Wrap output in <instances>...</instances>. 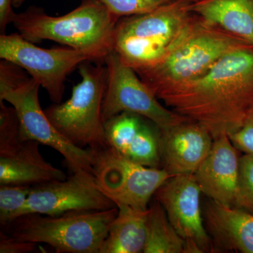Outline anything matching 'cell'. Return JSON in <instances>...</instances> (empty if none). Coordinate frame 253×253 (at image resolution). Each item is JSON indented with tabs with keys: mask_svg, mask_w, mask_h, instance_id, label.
Instances as JSON below:
<instances>
[{
	"mask_svg": "<svg viewBox=\"0 0 253 253\" xmlns=\"http://www.w3.org/2000/svg\"><path fill=\"white\" fill-rule=\"evenodd\" d=\"M157 98L204 126L213 139L235 132L253 109V45L226 55L201 77Z\"/></svg>",
	"mask_w": 253,
	"mask_h": 253,
	"instance_id": "cell-1",
	"label": "cell"
},
{
	"mask_svg": "<svg viewBox=\"0 0 253 253\" xmlns=\"http://www.w3.org/2000/svg\"><path fill=\"white\" fill-rule=\"evenodd\" d=\"M120 18L99 0H83L68 14L52 16L37 6L15 14L18 33L31 42L51 41L77 50L93 62H104L114 47V34Z\"/></svg>",
	"mask_w": 253,
	"mask_h": 253,
	"instance_id": "cell-2",
	"label": "cell"
},
{
	"mask_svg": "<svg viewBox=\"0 0 253 253\" xmlns=\"http://www.w3.org/2000/svg\"><path fill=\"white\" fill-rule=\"evenodd\" d=\"M249 45L197 15L187 31L163 59L134 69L158 97L173 87L201 77L217 61Z\"/></svg>",
	"mask_w": 253,
	"mask_h": 253,
	"instance_id": "cell-3",
	"label": "cell"
},
{
	"mask_svg": "<svg viewBox=\"0 0 253 253\" xmlns=\"http://www.w3.org/2000/svg\"><path fill=\"white\" fill-rule=\"evenodd\" d=\"M189 0H176L146 14L118 20L114 47L120 59L133 69L163 59L187 31L196 14Z\"/></svg>",
	"mask_w": 253,
	"mask_h": 253,
	"instance_id": "cell-4",
	"label": "cell"
},
{
	"mask_svg": "<svg viewBox=\"0 0 253 253\" xmlns=\"http://www.w3.org/2000/svg\"><path fill=\"white\" fill-rule=\"evenodd\" d=\"M41 85L24 70L9 61L0 62V101L16 111L21 141L33 140L56 150L64 158L71 172L93 173V153L70 142L51 124L39 100Z\"/></svg>",
	"mask_w": 253,
	"mask_h": 253,
	"instance_id": "cell-5",
	"label": "cell"
},
{
	"mask_svg": "<svg viewBox=\"0 0 253 253\" xmlns=\"http://www.w3.org/2000/svg\"><path fill=\"white\" fill-rule=\"evenodd\" d=\"M118 212L116 206L58 216L30 213L4 226V232L20 241L49 245L56 253H100Z\"/></svg>",
	"mask_w": 253,
	"mask_h": 253,
	"instance_id": "cell-6",
	"label": "cell"
},
{
	"mask_svg": "<svg viewBox=\"0 0 253 253\" xmlns=\"http://www.w3.org/2000/svg\"><path fill=\"white\" fill-rule=\"evenodd\" d=\"M80 65L81 81L71 97L44 109L51 124L66 139L80 148L96 149L107 145L102 108L107 68L104 62Z\"/></svg>",
	"mask_w": 253,
	"mask_h": 253,
	"instance_id": "cell-7",
	"label": "cell"
},
{
	"mask_svg": "<svg viewBox=\"0 0 253 253\" xmlns=\"http://www.w3.org/2000/svg\"><path fill=\"white\" fill-rule=\"evenodd\" d=\"M90 149L93 174L103 192L117 207L147 210L155 192L172 176L162 168L133 162L108 145Z\"/></svg>",
	"mask_w": 253,
	"mask_h": 253,
	"instance_id": "cell-8",
	"label": "cell"
},
{
	"mask_svg": "<svg viewBox=\"0 0 253 253\" xmlns=\"http://www.w3.org/2000/svg\"><path fill=\"white\" fill-rule=\"evenodd\" d=\"M104 63L107 68L102 108L104 123L120 113H133L148 118L165 130L190 120L161 104L136 71L125 64L116 51L106 56Z\"/></svg>",
	"mask_w": 253,
	"mask_h": 253,
	"instance_id": "cell-9",
	"label": "cell"
},
{
	"mask_svg": "<svg viewBox=\"0 0 253 253\" xmlns=\"http://www.w3.org/2000/svg\"><path fill=\"white\" fill-rule=\"evenodd\" d=\"M0 58L26 71L45 89L54 104L61 102L68 76L89 61L85 55L68 46L39 47L19 33L1 34Z\"/></svg>",
	"mask_w": 253,
	"mask_h": 253,
	"instance_id": "cell-10",
	"label": "cell"
},
{
	"mask_svg": "<svg viewBox=\"0 0 253 253\" xmlns=\"http://www.w3.org/2000/svg\"><path fill=\"white\" fill-rule=\"evenodd\" d=\"M116 207L103 192L92 172L76 171L65 179L31 188L28 214L58 216L69 212L104 211Z\"/></svg>",
	"mask_w": 253,
	"mask_h": 253,
	"instance_id": "cell-11",
	"label": "cell"
},
{
	"mask_svg": "<svg viewBox=\"0 0 253 253\" xmlns=\"http://www.w3.org/2000/svg\"><path fill=\"white\" fill-rule=\"evenodd\" d=\"M202 192L194 174L172 176L160 186L154 198L185 242V253H212L201 206Z\"/></svg>",
	"mask_w": 253,
	"mask_h": 253,
	"instance_id": "cell-12",
	"label": "cell"
},
{
	"mask_svg": "<svg viewBox=\"0 0 253 253\" xmlns=\"http://www.w3.org/2000/svg\"><path fill=\"white\" fill-rule=\"evenodd\" d=\"M106 144L145 167L161 168V129L148 118L123 112L104 123Z\"/></svg>",
	"mask_w": 253,
	"mask_h": 253,
	"instance_id": "cell-13",
	"label": "cell"
},
{
	"mask_svg": "<svg viewBox=\"0 0 253 253\" xmlns=\"http://www.w3.org/2000/svg\"><path fill=\"white\" fill-rule=\"evenodd\" d=\"M212 136L189 120L161 129V168L171 176L194 174L211 152Z\"/></svg>",
	"mask_w": 253,
	"mask_h": 253,
	"instance_id": "cell-14",
	"label": "cell"
},
{
	"mask_svg": "<svg viewBox=\"0 0 253 253\" xmlns=\"http://www.w3.org/2000/svg\"><path fill=\"white\" fill-rule=\"evenodd\" d=\"M240 151L227 134L214 139L212 149L194 175L201 192L224 206H235Z\"/></svg>",
	"mask_w": 253,
	"mask_h": 253,
	"instance_id": "cell-15",
	"label": "cell"
},
{
	"mask_svg": "<svg viewBox=\"0 0 253 253\" xmlns=\"http://www.w3.org/2000/svg\"><path fill=\"white\" fill-rule=\"evenodd\" d=\"M212 253H253V214L208 199L203 207Z\"/></svg>",
	"mask_w": 253,
	"mask_h": 253,
	"instance_id": "cell-16",
	"label": "cell"
},
{
	"mask_svg": "<svg viewBox=\"0 0 253 253\" xmlns=\"http://www.w3.org/2000/svg\"><path fill=\"white\" fill-rule=\"evenodd\" d=\"M36 141H21L0 149V184L38 185L65 179L66 173L46 161Z\"/></svg>",
	"mask_w": 253,
	"mask_h": 253,
	"instance_id": "cell-17",
	"label": "cell"
},
{
	"mask_svg": "<svg viewBox=\"0 0 253 253\" xmlns=\"http://www.w3.org/2000/svg\"><path fill=\"white\" fill-rule=\"evenodd\" d=\"M189 9L206 22L253 45V0H199Z\"/></svg>",
	"mask_w": 253,
	"mask_h": 253,
	"instance_id": "cell-18",
	"label": "cell"
},
{
	"mask_svg": "<svg viewBox=\"0 0 253 253\" xmlns=\"http://www.w3.org/2000/svg\"><path fill=\"white\" fill-rule=\"evenodd\" d=\"M100 253H140L146 244L147 210L119 206Z\"/></svg>",
	"mask_w": 253,
	"mask_h": 253,
	"instance_id": "cell-19",
	"label": "cell"
},
{
	"mask_svg": "<svg viewBox=\"0 0 253 253\" xmlns=\"http://www.w3.org/2000/svg\"><path fill=\"white\" fill-rule=\"evenodd\" d=\"M144 253H185V242L168 219L164 208L154 199L146 213Z\"/></svg>",
	"mask_w": 253,
	"mask_h": 253,
	"instance_id": "cell-20",
	"label": "cell"
},
{
	"mask_svg": "<svg viewBox=\"0 0 253 253\" xmlns=\"http://www.w3.org/2000/svg\"><path fill=\"white\" fill-rule=\"evenodd\" d=\"M0 224L3 227L28 214L31 186L0 184Z\"/></svg>",
	"mask_w": 253,
	"mask_h": 253,
	"instance_id": "cell-21",
	"label": "cell"
},
{
	"mask_svg": "<svg viewBox=\"0 0 253 253\" xmlns=\"http://www.w3.org/2000/svg\"><path fill=\"white\" fill-rule=\"evenodd\" d=\"M253 214V154L240 158L239 183L235 206Z\"/></svg>",
	"mask_w": 253,
	"mask_h": 253,
	"instance_id": "cell-22",
	"label": "cell"
},
{
	"mask_svg": "<svg viewBox=\"0 0 253 253\" xmlns=\"http://www.w3.org/2000/svg\"><path fill=\"white\" fill-rule=\"evenodd\" d=\"M112 14L121 18L146 14L176 0H99Z\"/></svg>",
	"mask_w": 253,
	"mask_h": 253,
	"instance_id": "cell-23",
	"label": "cell"
},
{
	"mask_svg": "<svg viewBox=\"0 0 253 253\" xmlns=\"http://www.w3.org/2000/svg\"><path fill=\"white\" fill-rule=\"evenodd\" d=\"M229 137L240 152L253 154V109L241 127L229 134Z\"/></svg>",
	"mask_w": 253,
	"mask_h": 253,
	"instance_id": "cell-24",
	"label": "cell"
},
{
	"mask_svg": "<svg viewBox=\"0 0 253 253\" xmlns=\"http://www.w3.org/2000/svg\"><path fill=\"white\" fill-rule=\"evenodd\" d=\"M37 244L20 241L11 237L4 231L0 233V253H27L33 252L37 249Z\"/></svg>",
	"mask_w": 253,
	"mask_h": 253,
	"instance_id": "cell-25",
	"label": "cell"
},
{
	"mask_svg": "<svg viewBox=\"0 0 253 253\" xmlns=\"http://www.w3.org/2000/svg\"><path fill=\"white\" fill-rule=\"evenodd\" d=\"M14 0H0V31L4 34L8 24L12 23L16 13L13 10Z\"/></svg>",
	"mask_w": 253,
	"mask_h": 253,
	"instance_id": "cell-26",
	"label": "cell"
},
{
	"mask_svg": "<svg viewBox=\"0 0 253 253\" xmlns=\"http://www.w3.org/2000/svg\"><path fill=\"white\" fill-rule=\"evenodd\" d=\"M27 1V0H14V7H19L21 5L25 2V1Z\"/></svg>",
	"mask_w": 253,
	"mask_h": 253,
	"instance_id": "cell-27",
	"label": "cell"
},
{
	"mask_svg": "<svg viewBox=\"0 0 253 253\" xmlns=\"http://www.w3.org/2000/svg\"><path fill=\"white\" fill-rule=\"evenodd\" d=\"M191 2H194V1H199V0H189Z\"/></svg>",
	"mask_w": 253,
	"mask_h": 253,
	"instance_id": "cell-28",
	"label": "cell"
}]
</instances>
